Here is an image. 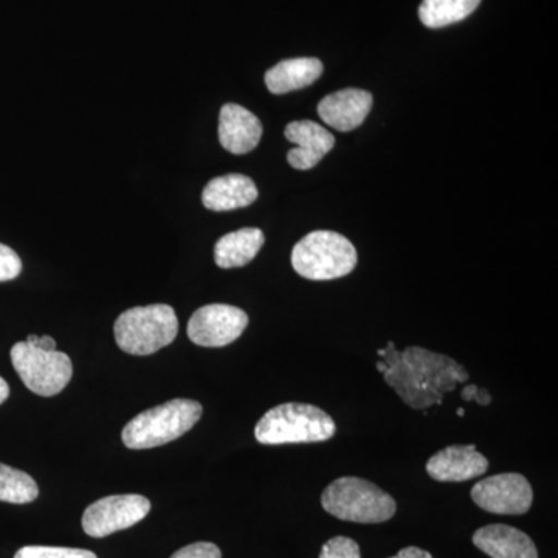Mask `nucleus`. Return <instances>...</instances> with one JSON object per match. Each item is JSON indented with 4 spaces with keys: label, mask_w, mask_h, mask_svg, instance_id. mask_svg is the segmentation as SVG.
<instances>
[{
    "label": "nucleus",
    "mask_w": 558,
    "mask_h": 558,
    "mask_svg": "<svg viewBox=\"0 0 558 558\" xmlns=\"http://www.w3.org/2000/svg\"><path fill=\"white\" fill-rule=\"evenodd\" d=\"M319 558H362L357 542L348 537H333L323 545Z\"/></svg>",
    "instance_id": "22"
},
{
    "label": "nucleus",
    "mask_w": 558,
    "mask_h": 558,
    "mask_svg": "<svg viewBox=\"0 0 558 558\" xmlns=\"http://www.w3.org/2000/svg\"><path fill=\"white\" fill-rule=\"evenodd\" d=\"M266 238L263 230L247 227L220 238L215 245V260L220 269L247 266L263 248Z\"/></svg>",
    "instance_id": "18"
},
{
    "label": "nucleus",
    "mask_w": 558,
    "mask_h": 558,
    "mask_svg": "<svg viewBox=\"0 0 558 558\" xmlns=\"http://www.w3.org/2000/svg\"><path fill=\"white\" fill-rule=\"evenodd\" d=\"M150 510L148 498L142 495H110L86 509L83 529L89 537H108L140 523Z\"/></svg>",
    "instance_id": "8"
},
{
    "label": "nucleus",
    "mask_w": 558,
    "mask_h": 558,
    "mask_svg": "<svg viewBox=\"0 0 558 558\" xmlns=\"http://www.w3.org/2000/svg\"><path fill=\"white\" fill-rule=\"evenodd\" d=\"M14 558H98L92 550L57 548V546H24Z\"/></svg>",
    "instance_id": "21"
},
{
    "label": "nucleus",
    "mask_w": 558,
    "mask_h": 558,
    "mask_svg": "<svg viewBox=\"0 0 558 558\" xmlns=\"http://www.w3.org/2000/svg\"><path fill=\"white\" fill-rule=\"evenodd\" d=\"M22 260L13 248L0 244V282L11 281L20 277Z\"/></svg>",
    "instance_id": "23"
},
{
    "label": "nucleus",
    "mask_w": 558,
    "mask_h": 558,
    "mask_svg": "<svg viewBox=\"0 0 558 558\" xmlns=\"http://www.w3.org/2000/svg\"><path fill=\"white\" fill-rule=\"evenodd\" d=\"M286 138L295 143L299 148L290 149L288 161L290 167L299 171L312 170L317 167L326 154L332 150L336 138L322 124L311 120L292 121L286 126Z\"/></svg>",
    "instance_id": "11"
},
{
    "label": "nucleus",
    "mask_w": 558,
    "mask_h": 558,
    "mask_svg": "<svg viewBox=\"0 0 558 558\" xmlns=\"http://www.w3.org/2000/svg\"><path fill=\"white\" fill-rule=\"evenodd\" d=\"M481 0H424L418 7V17L428 28H442L469 17Z\"/></svg>",
    "instance_id": "19"
},
{
    "label": "nucleus",
    "mask_w": 558,
    "mask_h": 558,
    "mask_svg": "<svg viewBox=\"0 0 558 558\" xmlns=\"http://www.w3.org/2000/svg\"><path fill=\"white\" fill-rule=\"evenodd\" d=\"M373 95L363 89H343L323 98L318 105L319 119L340 132L362 126L373 108Z\"/></svg>",
    "instance_id": "13"
},
{
    "label": "nucleus",
    "mask_w": 558,
    "mask_h": 558,
    "mask_svg": "<svg viewBox=\"0 0 558 558\" xmlns=\"http://www.w3.org/2000/svg\"><path fill=\"white\" fill-rule=\"evenodd\" d=\"M11 363L25 387L43 398L60 395L72 379V360L64 352L44 351L20 341L11 348Z\"/></svg>",
    "instance_id": "7"
},
{
    "label": "nucleus",
    "mask_w": 558,
    "mask_h": 558,
    "mask_svg": "<svg viewBox=\"0 0 558 558\" xmlns=\"http://www.w3.org/2000/svg\"><path fill=\"white\" fill-rule=\"evenodd\" d=\"M202 405L196 400L174 399L163 405L143 411L123 428L124 446L131 450L154 449L179 439L202 417Z\"/></svg>",
    "instance_id": "3"
},
{
    "label": "nucleus",
    "mask_w": 558,
    "mask_h": 558,
    "mask_svg": "<svg viewBox=\"0 0 558 558\" xmlns=\"http://www.w3.org/2000/svg\"><path fill=\"white\" fill-rule=\"evenodd\" d=\"M333 418L310 403H282L267 411L255 428V438L264 446L325 442L333 438Z\"/></svg>",
    "instance_id": "2"
},
{
    "label": "nucleus",
    "mask_w": 558,
    "mask_h": 558,
    "mask_svg": "<svg viewBox=\"0 0 558 558\" xmlns=\"http://www.w3.org/2000/svg\"><path fill=\"white\" fill-rule=\"evenodd\" d=\"M473 545L490 558H538L535 543L520 529L488 524L473 534Z\"/></svg>",
    "instance_id": "15"
},
{
    "label": "nucleus",
    "mask_w": 558,
    "mask_h": 558,
    "mask_svg": "<svg viewBox=\"0 0 558 558\" xmlns=\"http://www.w3.org/2000/svg\"><path fill=\"white\" fill-rule=\"evenodd\" d=\"M258 199L255 182L244 174H227L209 180L202 193L205 208L211 211H231L248 207Z\"/></svg>",
    "instance_id": "16"
},
{
    "label": "nucleus",
    "mask_w": 558,
    "mask_h": 558,
    "mask_svg": "<svg viewBox=\"0 0 558 558\" xmlns=\"http://www.w3.org/2000/svg\"><path fill=\"white\" fill-rule=\"evenodd\" d=\"M322 506L336 519L352 523H385L395 517V498L371 481L344 476L330 483L322 495Z\"/></svg>",
    "instance_id": "4"
},
{
    "label": "nucleus",
    "mask_w": 558,
    "mask_h": 558,
    "mask_svg": "<svg viewBox=\"0 0 558 558\" xmlns=\"http://www.w3.org/2000/svg\"><path fill=\"white\" fill-rule=\"evenodd\" d=\"M292 266L312 281L343 278L357 266V250L336 231H312L293 247Z\"/></svg>",
    "instance_id": "5"
},
{
    "label": "nucleus",
    "mask_w": 558,
    "mask_h": 558,
    "mask_svg": "<svg viewBox=\"0 0 558 558\" xmlns=\"http://www.w3.org/2000/svg\"><path fill=\"white\" fill-rule=\"evenodd\" d=\"M179 332V319L168 304H150L124 311L113 325L121 351L131 355H150L168 347Z\"/></svg>",
    "instance_id": "6"
},
{
    "label": "nucleus",
    "mask_w": 558,
    "mask_h": 558,
    "mask_svg": "<svg viewBox=\"0 0 558 558\" xmlns=\"http://www.w3.org/2000/svg\"><path fill=\"white\" fill-rule=\"evenodd\" d=\"M263 124L255 113L240 105L222 106L219 116V142L231 154H247L259 145Z\"/></svg>",
    "instance_id": "14"
},
{
    "label": "nucleus",
    "mask_w": 558,
    "mask_h": 558,
    "mask_svg": "<svg viewBox=\"0 0 558 558\" xmlns=\"http://www.w3.org/2000/svg\"><path fill=\"white\" fill-rule=\"evenodd\" d=\"M391 558H433L432 554L427 553V550L416 548V546H409V548H403L400 550L398 556Z\"/></svg>",
    "instance_id": "26"
},
{
    "label": "nucleus",
    "mask_w": 558,
    "mask_h": 558,
    "mask_svg": "<svg viewBox=\"0 0 558 558\" xmlns=\"http://www.w3.org/2000/svg\"><path fill=\"white\" fill-rule=\"evenodd\" d=\"M478 508L498 515H523L531 509L534 492L520 473H501L480 481L472 488Z\"/></svg>",
    "instance_id": "9"
},
{
    "label": "nucleus",
    "mask_w": 558,
    "mask_h": 558,
    "mask_svg": "<svg viewBox=\"0 0 558 558\" xmlns=\"http://www.w3.org/2000/svg\"><path fill=\"white\" fill-rule=\"evenodd\" d=\"M248 326V315L229 304H208L194 312L189 337L197 347L222 348L233 343Z\"/></svg>",
    "instance_id": "10"
},
{
    "label": "nucleus",
    "mask_w": 558,
    "mask_h": 558,
    "mask_svg": "<svg viewBox=\"0 0 558 558\" xmlns=\"http://www.w3.org/2000/svg\"><path fill=\"white\" fill-rule=\"evenodd\" d=\"M323 62L317 58H293L267 70L266 86L275 95L304 89L322 76Z\"/></svg>",
    "instance_id": "17"
},
{
    "label": "nucleus",
    "mask_w": 558,
    "mask_h": 558,
    "mask_svg": "<svg viewBox=\"0 0 558 558\" xmlns=\"http://www.w3.org/2000/svg\"><path fill=\"white\" fill-rule=\"evenodd\" d=\"M488 469V461L475 446H450L433 454L427 462V472L440 483H462L478 478Z\"/></svg>",
    "instance_id": "12"
},
{
    "label": "nucleus",
    "mask_w": 558,
    "mask_h": 558,
    "mask_svg": "<svg viewBox=\"0 0 558 558\" xmlns=\"http://www.w3.org/2000/svg\"><path fill=\"white\" fill-rule=\"evenodd\" d=\"M171 558H222V553L213 543L199 542L179 549Z\"/></svg>",
    "instance_id": "24"
},
{
    "label": "nucleus",
    "mask_w": 558,
    "mask_h": 558,
    "mask_svg": "<svg viewBox=\"0 0 558 558\" xmlns=\"http://www.w3.org/2000/svg\"><path fill=\"white\" fill-rule=\"evenodd\" d=\"M25 341H27L28 344H33V347L44 349V351H54V348H57V341L49 336L39 337L33 336L32 333V336H27V340Z\"/></svg>",
    "instance_id": "25"
},
{
    "label": "nucleus",
    "mask_w": 558,
    "mask_h": 558,
    "mask_svg": "<svg viewBox=\"0 0 558 558\" xmlns=\"http://www.w3.org/2000/svg\"><path fill=\"white\" fill-rule=\"evenodd\" d=\"M38 495V484L28 473L0 462V501L28 505L35 501Z\"/></svg>",
    "instance_id": "20"
},
{
    "label": "nucleus",
    "mask_w": 558,
    "mask_h": 558,
    "mask_svg": "<svg viewBox=\"0 0 558 558\" xmlns=\"http://www.w3.org/2000/svg\"><path fill=\"white\" fill-rule=\"evenodd\" d=\"M10 396V387L9 384H7L5 380L0 377V405H2L3 402H5L7 399H9Z\"/></svg>",
    "instance_id": "27"
},
{
    "label": "nucleus",
    "mask_w": 558,
    "mask_h": 558,
    "mask_svg": "<svg viewBox=\"0 0 558 558\" xmlns=\"http://www.w3.org/2000/svg\"><path fill=\"white\" fill-rule=\"evenodd\" d=\"M377 354L387 365L385 381L414 410L440 405L446 392L469 380L468 371L457 360L424 348L410 347L400 352L389 341Z\"/></svg>",
    "instance_id": "1"
}]
</instances>
